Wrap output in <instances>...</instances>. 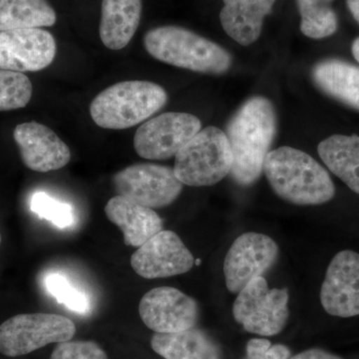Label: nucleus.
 Returning a JSON list of instances; mask_svg holds the SVG:
<instances>
[{"mask_svg":"<svg viewBox=\"0 0 359 359\" xmlns=\"http://www.w3.org/2000/svg\"><path fill=\"white\" fill-rule=\"evenodd\" d=\"M276 133V110L264 97H252L231 117L226 135L233 154L230 175L238 185H252L261 177Z\"/></svg>","mask_w":359,"mask_h":359,"instance_id":"nucleus-1","label":"nucleus"},{"mask_svg":"<svg viewBox=\"0 0 359 359\" xmlns=\"http://www.w3.org/2000/svg\"><path fill=\"white\" fill-rule=\"evenodd\" d=\"M278 247L264 233H243L231 245L224 262V275L229 292L238 294L257 276H263L275 264Z\"/></svg>","mask_w":359,"mask_h":359,"instance_id":"nucleus-10","label":"nucleus"},{"mask_svg":"<svg viewBox=\"0 0 359 359\" xmlns=\"http://www.w3.org/2000/svg\"><path fill=\"white\" fill-rule=\"evenodd\" d=\"M313 78L327 95L359 110L358 66L340 59H325L314 66Z\"/></svg>","mask_w":359,"mask_h":359,"instance_id":"nucleus-20","label":"nucleus"},{"mask_svg":"<svg viewBox=\"0 0 359 359\" xmlns=\"http://www.w3.org/2000/svg\"><path fill=\"white\" fill-rule=\"evenodd\" d=\"M320 302L330 316H359V254L341 250L330 262L320 290Z\"/></svg>","mask_w":359,"mask_h":359,"instance_id":"nucleus-14","label":"nucleus"},{"mask_svg":"<svg viewBox=\"0 0 359 359\" xmlns=\"http://www.w3.org/2000/svg\"><path fill=\"white\" fill-rule=\"evenodd\" d=\"M76 327L54 313L18 314L0 325V353L9 358L32 353L47 344L68 341Z\"/></svg>","mask_w":359,"mask_h":359,"instance_id":"nucleus-7","label":"nucleus"},{"mask_svg":"<svg viewBox=\"0 0 359 359\" xmlns=\"http://www.w3.org/2000/svg\"><path fill=\"white\" fill-rule=\"evenodd\" d=\"M30 209L40 218L51 222L58 228H66L73 223L72 207L53 199L46 193H35L30 201Z\"/></svg>","mask_w":359,"mask_h":359,"instance_id":"nucleus-26","label":"nucleus"},{"mask_svg":"<svg viewBox=\"0 0 359 359\" xmlns=\"http://www.w3.org/2000/svg\"><path fill=\"white\" fill-rule=\"evenodd\" d=\"M53 35L43 28H20L0 32V69L36 72L55 59Z\"/></svg>","mask_w":359,"mask_h":359,"instance_id":"nucleus-12","label":"nucleus"},{"mask_svg":"<svg viewBox=\"0 0 359 359\" xmlns=\"http://www.w3.org/2000/svg\"><path fill=\"white\" fill-rule=\"evenodd\" d=\"M144 46L153 58L167 65L205 74H223L230 69V53L211 40L180 26L149 30Z\"/></svg>","mask_w":359,"mask_h":359,"instance_id":"nucleus-3","label":"nucleus"},{"mask_svg":"<svg viewBox=\"0 0 359 359\" xmlns=\"http://www.w3.org/2000/svg\"><path fill=\"white\" fill-rule=\"evenodd\" d=\"M289 290L269 289L264 276L250 280L233 302L236 321L245 332L273 337L283 332L290 316Z\"/></svg>","mask_w":359,"mask_h":359,"instance_id":"nucleus-6","label":"nucleus"},{"mask_svg":"<svg viewBox=\"0 0 359 359\" xmlns=\"http://www.w3.org/2000/svg\"><path fill=\"white\" fill-rule=\"evenodd\" d=\"M346 4L354 20L359 25V0H346Z\"/></svg>","mask_w":359,"mask_h":359,"instance_id":"nucleus-30","label":"nucleus"},{"mask_svg":"<svg viewBox=\"0 0 359 359\" xmlns=\"http://www.w3.org/2000/svg\"><path fill=\"white\" fill-rule=\"evenodd\" d=\"M32 90L25 73L0 69V111L25 107L32 100Z\"/></svg>","mask_w":359,"mask_h":359,"instance_id":"nucleus-24","label":"nucleus"},{"mask_svg":"<svg viewBox=\"0 0 359 359\" xmlns=\"http://www.w3.org/2000/svg\"><path fill=\"white\" fill-rule=\"evenodd\" d=\"M50 359H108L107 354L94 341L60 342Z\"/></svg>","mask_w":359,"mask_h":359,"instance_id":"nucleus-27","label":"nucleus"},{"mask_svg":"<svg viewBox=\"0 0 359 359\" xmlns=\"http://www.w3.org/2000/svg\"><path fill=\"white\" fill-rule=\"evenodd\" d=\"M0 244H1V235H0Z\"/></svg>","mask_w":359,"mask_h":359,"instance_id":"nucleus-32","label":"nucleus"},{"mask_svg":"<svg viewBox=\"0 0 359 359\" xmlns=\"http://www.w3.org/2000/svg\"><path fill=\"white\" fill-rule=\"evenodd\" d=\"M45 285L49 294L59 304H65L74 313H86L88 311L89 302L86 295L75 289L65 276L59 273H51L45 280Z\"/></svg>","mask_w":359,"mask_h":359,"instance_id":"nucleus-25","label":"nucleus"},{"mask_svg":"<svg viewBox=\"0 0 359 359\" xmlns=\"http://www.w3.org/2000/svg\"><path fill=\"white\" fill-rule=\"evenodd\" d=\"M290 359H342L339 356L335 355L327 351L320 348L309 349V351H302V353L292 356Z\"/></svg>","mask_w":359,"mask_h":359,"instance_id":"nucleus-29","label":"nucleus"},{"mask_svg":"<svg viewBox=\"0 0 359 359\" xmlns=\"http://www.w3.org/2000/svg\"><path fill=\"white\" fill-rule=\"evenodd\" d=\"M151 346L165 359H223L218 344L196 327L173 334L156 332Z\"/></svg>","mask_w":359,"mask_h":359,"instance_id":"nucleus-19","label":"nucleus"},{"mask_svg":"<svg viewBox=\"0 0 359 359\" xmlns=\"http://www.w3.org/2000/svg\"><path fill=\"white\" fill-rule=\"evenodd\" d=\"M247 359H290L292 353L283 344H271L269 339H252L245 346Z\"/></svg>","mask_w":359,"mask_h":359,"instance_id":"nucleus-28","label":"nucleus"},{"mask_svg":"<svg viewBox=\"0 0 359 359\" xmlns=\"http://www.w3.org/2000/svg\"><path fill=\"white\" fill-rule=\"evenodd\" d=\"M219 20L226 34L243 46L259 39L276 0H223Z\"/></svg>","mask_w":359,"mask_h":359,"instance_id":"nucleus-17","label":"nucleus"},{"mask_svg":"<svg viewBox=\"0 0 359 359\" xmlns=\"http://www.w3.org/2000/svg\"><path fill=\"white\" fill-rule=\"evenodd\" d=\"M57 16L47 0H0V32L50 27Z\"/></svg>","mask_w":359,"mask_h":359,"instance_id":"nucleus-22","label":"nucleus"},{"mask_svg":"<svg viewBox=\"0 0 359 359\" xmlns=\"http://www.w3.org/2000/svg\"><path fill=\"white\" fill-rule=\"evenodd\" d=\"M332 2V0H297L302 34L309 39H323L337 32L339 20Z\"/></svg>","mask_w":359,"mask_h":359,"instance_id":"nucleus-23","label":"nucleus"},{"mask_svg":"<svg viewBox=\"0 0 359 359\" xmlns=\"http://www.w3.org/2000/svg\"><path fill=\"white\" fill-rule=\"evenodd\" d=\"M112 182L118 195L150 209L171 205L184 186L173 168L150 163L125 168L113 177Z\"/></svg>","mask_w":359,"mask_h":359,"instance_id":"nucleus-8","label":"nucleus"},{"mask_svg":"<svg viewBox=\"0 0 359 359\" xmlns=\"http://www.w3.org/2000/svg\"><path fill=\"white\" fill-rule=\"evenodd\" d=\"M166 90L154 82L129 80L111 85L90 104L92 120L103 129L124 130L149 119L166 105Z\"/></svg>","mask_w":359,"mask_h":359,"instance_id":"nucleus-4","label":"nucleus"},{"mask_svg":"<svg viewBox=\"0 0 359 359\" xmlns=\"http://www.w3.org/2000/svg\"><path fill=\"white\" fill-rule=\"evenodd\" d=\"M263 171L276 195L292 204L321 205L334 199L335 187L327 170L297 149L269 151Z\"/></svg>","mask_w":359,"mask_h":359,"instance_id":"nucleus-2","label":"nucleus"},{"mask_svg":"<svg viewBox=\"0 0 359 359\" xmlns=\"http://www.w3.org/2000/svg\"><path fill=\"white\" fill-rule=\"evenodd\" d=\"M104 211L111 223L122 231L125 245L130 247H141L163 231L164 226L162 219L154 210L122 196L111 198Z\"/></svg>","mask_w":359,"mask_h":359,"instance_id":"nucleus-16","label":"nucleus"},{"mask_svg":"<svg viewBox=\"0 0 359 359\" xmlns=\"http://www.w3.org/2000/svg\"><path fill=\"white\" fill-rule=\"evenodd\" d=\"M318 150L330 171L359 195V136L334 135L320 142Z\"/></svg>","mask_w":359,"mask_h":359,"instance_id":"nucleus-21","label":"nucleus"},{"mask_svg":"<svg viewBox=\"0 0 359 359\" xmlns=\"http://www.w3.org/2000/svg\"><path fill=\"white\" fill-rule=\"evenodd\" d=\"M228 137L217 127L201 129L175 156V175L183 185L212 186L231 173Z\"/></svg>","mask_w":359,"mask_h":359,"instance_id":"nucleus-5","label":"nucleus"},{"mask_svg":"<svg viewBox=\"0 0 359 359\" xmlns=\"http://www.w3.org/2000/svg\"><path fill=\"white\" fill-rule=\"evenodd\" d=\"M13 138L28 169L39 173L57 171L71 160L69 147L57 134L37 122L22 123L14 129Z\"/></svg>","mask_w":359,"mask_h":359,"instance_id":"nucleus-15","label":"nucleus"},{"mask_svg":"<svg viewBox=\"0 0 359 359\" xmlns=\"http://www.w3.org/2000/svg\"><path fill=\"white\" fill-rule=\"evenodd\" d=\"M139 313L146 327L157 334H173L193 328L199 306L193 297L171 287H156L142 297Z\"/></svg>","mask_w":359,"mask_h":359,"instance_id":"nucleus-11","label":"nucleus"},{"mask_svg":"<svg viewBox=\"0 0 359 359\" xmlns=\"http://www.w3.org/2000/svg\"><path fill=\"white\" fill-rule=\"evenodd\" d=\"M202 129L199 118L189 113L167 112L143 123L134 136L137 154L164 161L177 153Z\"/></svg>","mask_w":359,"mask_h":359,"instance_id":"nucleus-9","label":"nucleus"},{"mask_svg":"<svg viewBox=\"0 0 359 359\" xmlns=\"http://www.w3.org/2000/svg\"><path fill=\"white\" fill-rule=\"evenodd\" d=\"M192 252L173 231H161L134 252L131 266L147 280L183 275L192 269Z\"/></svg>","mask_w":359,"mask_h":359,"instance_id":"nucleus-13","label":"nucleus"},{"mask_svg":"<svg viewBox=\"0 0 359 359\" xmlns=\"http://www.w3.org/2000/svg\"><path fill=\"white\" fill-rule=\"evenodd\" d=\"M351 51H353L354 58H355V60L359 63V37L354 40L353 47H351Z\"/></svg>","mask_w":359,"mask_h":359,"instance_id":"nucleus-31","label":"nucleus"},{"mask_svg":"<svg viewBox=\"0 0 359 359\" xmlns=\"http://www.w3.org/2000/svg\"><path fill=\"white\" fill-rule=\"evenodd\" d=\"M142 0H102L99 35L111 50L130 43L140 25Z\"/></svg>","mask_w":359,"mask_h":359,"instance_id":"nucleus-18","label":"nucleus"}]
</instances>
